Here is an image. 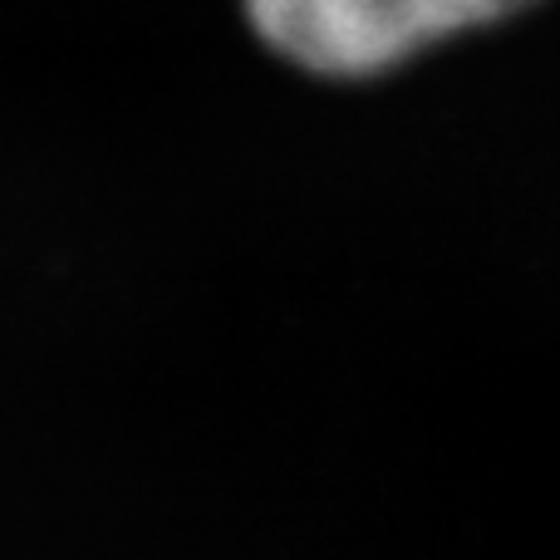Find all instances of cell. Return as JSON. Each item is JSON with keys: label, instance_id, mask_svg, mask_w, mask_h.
Segmentation results:
<instances>
[{"label": "cell", "instance_id": "6da1fadb", "mask_svg": "<svg viewBox=\"0 0 560 560\" xmlns=\"http://www.w3.org/2000/svg\"><path fill=\"white\" fill-rule=\"evenodd\" d=\"M541 0H242L246 25L290 69L329 84L384 79L447 39L497 30Z\"/></svg>", "mask_w": 560, "mask_h": 560}]
</instances>
